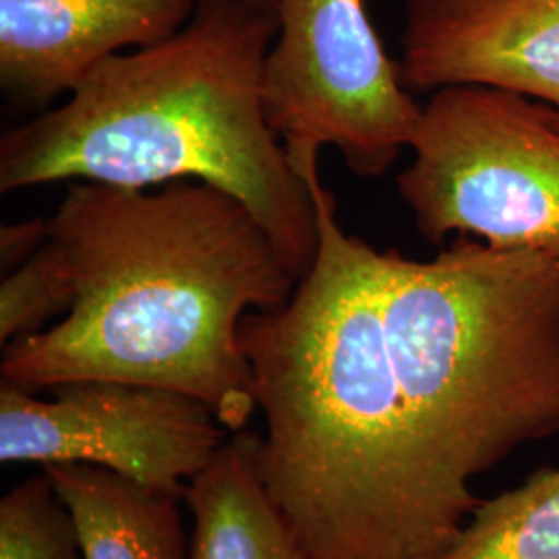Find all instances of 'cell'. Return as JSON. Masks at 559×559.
Returning <instances> with one entry per match:
<instances>
[{"label":"cell","mask_w":559,"mask_h":559,"mask_svg":"<svg viewBox=\"0 0 559 559\" xmlns=\"http://www.w3.org/2000/svg\"><path fill=\"white\" fill-rule=\"evenodd\" d=\"M318 255L293 297L249 311L239 342L265 419L258 464L313 559H440L468 516L420 450L381 311L378 249L340 226L320 160L302 162Z\"/></svg>","instance_id":"1"},{"label":"cell","mask_w":559,"mask_h":559,"mask_svg":"<svg viewBox=\"0 0 559 559\" xmlns=\"http://www.w3.org/2000/svg\"><path fill=\"white\" fill-rule=\"evenodd\" d=\"M48 233L75 300L59 323L4 344L0 383L34 394L90 380L164 388L242 431L258 402L240 320L282 307L300 280L258 216L201 180L160 191L83 180Z\"/></svg>","instance_id":"2"},{"label":"cell","mask_w":559,"mask_h":559,"mask_svg":"<svg viewBox=\"0 0 559 559\" xmlns=\"http://www.w3.org/2000/svg\"><path fill=\"white\" fill-rule=\"evenodd\" d=\"M276 34V13L249 0H198L175 36L104 60L62 106L2 135L0 191L201 180L242 201L302 278L320 237L311 193L265 115Z\"/></svg>","instance_id":"3"},{"label":"cell","mask_w":559,"mask_h":559,"mask_svg":"<svg viewBox=\"0 0 559 559\" xmlns=\"http://www.w3.org/2000/svg\"><path fill=\"white\" fill-rule=\"evenodd\" d=\"M381 311L413 431L448 498L559 433V260L459 237L433 260L378 253Z\"/></svg>","instance_id":"4"},{"label":"cell","mask_w":559,"mask_h":559,"mask_svg":"<svg viewBox=\"0 0 559 559\" xmlns=\"http://www.w3.org/2000/svg\"><path fill=\"white\" fill-rule=\"evenodd\" d=\"M399 175L420 237H475L559 260V124L545 102L491 85L431 94Z\"/></svg>","instance_id":"5"},{"label":"cell","mask_w":559,"mask_h":559,"mask_svg":"<svg viewBox=\"0 0 559 559\" xmlns=\"http://www.w3.org/2000/svg\"><path fill=\"white\" fill-rule=\"evenodd\" d=\"M263 69L265 115L290 164L334 147L359 179L385 175L423 106L400 81L362 0H278Z\"/></svg>","instance_id":"6"},{"label":"cell","mask_w":559,"mask_h":559,"mask_svg":"<svg viewBox=\"0 0 559 559\" xmlns=\"http://www.w3.org/2000/svg\"><path fill=\"white\" fill-rule=\"evenodd\" d=\"M36 399L0 383V462H80L185 500L228 440L201 400L122 381H69Z\"/></svg>","instance_id":"7"},{"label":"cell","mask_w":559,"mask_h":559,"mask_svg":"<svg viewBox=\"0 0 559 559\" xmlns=\"http://www.w3.org/2000/svg\"><path fill=\"white\" fill-rule=\"evenodd\" d=\"M400 81L408 92L491 85L554 108L559 0H406Z\"/></svg>","instance_id":"8"},{"label":"cell","mask_w":559,"mask_h":559,"mask_svg":"<svg viewBox=\"0 0 559 559\" xmlns=\"http://www.w3.org/2000/svg\"><path fill=\"white\" fill-rule=\"evenodd\" d=\"M198 0H0V87L25 108L75 92L120 50L168 40Z\"/></svg>","instance_id":"9"},{"label":"cell","mask_w":559,"mask_h":559,"mask_svg":"<svg viewBox=\"0 0 559 559\" xmlns=\"http://www.w3.org/2000/svg\"><path fill=\"white\" fill-rule=\"evenodd\" d=\"M260 436L242 429L189 483L187 559H313L270 498L258 464Z\"/></svg>","instance_id":"10"},{"label":"cell","mask_w":559,"mask_h":559,"mask_svg":"<svg viewBox=\"0 0 559 559\" xmlns=\"http://www.w3.org/2000/svg\"><path fill=\"white\" fill-rule=\"evenodd\" d=\"M44 471L78 524L83 559H187L177 496L92 464Z\"/></svg>","instance_id":"11"},{"label":"cell","mask_w":559,"mask_h":559,"mask_svg":"<svg viewBox=\"0 0 559 559\" xmlns=\"http://www.w3.org/2000/svg\"><path fill=\"white\" fill-rule=\"evenodd\" d=\"M440 559H559V468L480 500Z\"/></svg>","instance_id":"12"},{"label":"cell","mask_w":559,"mask_h":559,"mask_svg":"<svg viewBox=\"0 0 559 559\" xmlns=\"http://www.w3.org/2000/svg\"><path fill=\"white\" fill-rule=\"evenodd\" d=\"M0 559H83L78 524L46 471L0 500Z\"/></svg>","instance_id":"13"},{"label":"cell","mask_w":559,"mask_h":559,"mask_svg":"<svg viewBox=\"0 0 559 559\" xmlns=\"http://www.w3.org/2000/svg\"><path fill=\"white\" fill-rule=\"evenodd\" d=\"M75 300L73 282L59 245L50 237L0 286V342L46 330L48 321L67 316Z\"/></svg>","instance_id":"14"},{"label":"cell","mask_w":559,"mask_h":559,"mask_svg":"<svg viewBox=\"0 0 559 559\" xmlns=\"http://www.w3.org/2000/svg\"><path fill=\"white\" fill-rule=\"evenodd\" d=\"M48 240V218L4 224L0 228V261L2 272H13L29 260Z\"/></svg>","instance_id":"15"},{"label":"cell","mask_w":559,"mask_h":559,"mask_svg":"<svg viewBox=\"0 0 559 559\" xmlns=\"http://www.w3.org/2000/svg\"><path fill=\"white\" fill-rule=\"evenodd\" d=\"M251 4L261 7V9H267V11H274L276 13V7H278V0H249Z\"/></svg>","instance_id":"16"}]
</instances>
